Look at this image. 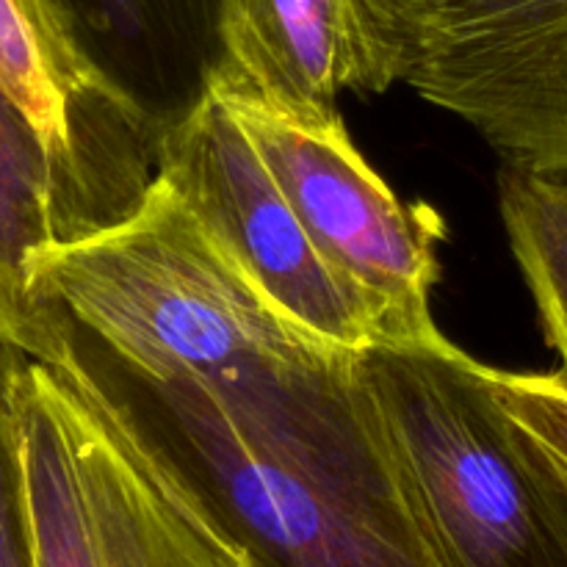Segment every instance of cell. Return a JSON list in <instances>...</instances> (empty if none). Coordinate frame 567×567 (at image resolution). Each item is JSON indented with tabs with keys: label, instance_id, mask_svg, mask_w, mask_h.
<instances>
[{
	"label": "cell",
	"instance_id": "cell-13",
	"mask_svg": "<svg viewBox=\"0 0 567 567\" xmlns=\"http://www.w3.org/2000/svg\"><path fill=\"white\" fill-rule=\"evenodd\" d=\"M493 396L540 452L567 496V385L557 374H520L485 365Z\"/></svg>",
	"mask_w": 567,
	"mask_h": 567
},
{
	"label": "cell",
	"instance_id": "cell-9",
	"mask_svg": "<svg viewBox=\"0 0 567 567\" xmlns=\"http://www.w3.org/2000/svg\"><path fill=\"white\" fill-rule=\"evenodd\" d=\"M205 72L302 122H330L341 92H371L358 0H219Z\"/></svg>",
	"mask_w": 567,
	"mask_h": 567
},
{
	"label": "cell",
	"instance_id": "cell-1",
	"mask_svg": "<svg viewBox=\"0 0 567 567\" xmlns=\"http://www.w3.org/2000/svg\"><path fill=\"white\" fill-rule=\"evenodd\" d=\"M122 377L244 567H443L365 443L352 380L233 396Z\"/></svg>",
	"mask_w": 567,
	"mask_h": 567
},
{
	"label": "cell",
	"instance_id": "cell-7",
	"mask_svg": "<svg viewBox=\"0 0 567 567\" xmlns=\"http://www.w3.org/2000/svg\"><path fill=\"white\" fill-rule=\"evenodd\" d=\"M158 175L233 266L299 330L347 354L374 347L365 305L327 266L252 138L205 81L194 103L161 127Z\"/></svg>",
	"mask_w": 567,
	"mask_h": 567
},
{
	"label": "cell",
	"instance_id": "cell-12",
	"mask_svg": "<svg viewBox=\"0 0 567 567\" xmlns=\"http://www.w3.org/2000/svg\"><path fill=\"white\" fill-rule=\"evenodd\" d=\"M83 37L142 44L199 33L214 44L219 0H61ZM89 42V39H86Z\"/></svg>",
	"mask_w": 567,
	"mask_h": 567
},
{
	"label": "cell",
	"instance_id": "cell-5",
	"mask_svg": "<svg viewBox=\"0 0 567 567\" xmlns=\"http://www.w3.org/2000/svg\"><path fill=\"white\" fill-rule=\"evenodd\" d=\"M371 92L408 86L507 169L567 177V0H358Z\"/></svg>",
	"mask_w": 567,
	"mask_h": 567
},
{
	"label": "cell",
	"instance_id": "cell-6",
	"mask_svg": "<svg viewBox=\"0 0 567 567\" xmlns=\"http://www.w3.org/2000/svg\"><path fill=\"white\" fill-rule=\"evenodd\" d=\"M203 81L241 122L327 266L365 305L377 343L446 338L430 308L443 216L430 205H404L363 158L341 116L293 120L210 72Z\"/></svg>",
	"mask_w": 567,
	"mask_h": 567
},
{
	"label": "cell",
	"instance_id": "cell-10",
	"mask_svg": "<svg viewBox=\"0 0 567 567\" xmlns=\"http://www.w3.org/2000/svg\"><path fill=\"white\" fill-rule=\"evenodd\" d=\"M78 233L59 166L0 89V338L37 360H55L75 336L70 321L33 293L31 258L44 244Z\"/></svg>",
	"mask_w": 567,
	"mask_h": 567
},
{
	"label": "cell",
	"instance_id": "cell-3",
	"mask_svg": "<svg viewBox=\"0 0 567 567\" xmlns=\"http://www.w3.org/2000/svg\"><path fill=\"white\" fill-rule=\"evenodd\" d=\"M352 399L377 465L443 567H567V496L449 338L374 343Z\"/></svg>",
	"mask_w": 567,
	"mask_h": 567
},
{
	"label": "cell",
	"instance_id": "cell-8",
	"mask_svg": "<svg viewBox=\"0 0 567 567\" xmlns=\"http://www.w3.org/2000/svg\"><path fill=\"white\" fill-rule=\"evenodd\" d=\"M0 89L59 166L78 236L120 219L158 175L161 131L61 0H0Z\"/></svg>",
	"mask_w": 567,
	"mask_h": 567
},
{
	"label": "cell",
	"instance_id": "cell-4",
	"mask_svg": "<svg viewBox=\"0 0 567 567\" xmlns=\"http://www.w3.org/2000/svg\"><path fill=\"white\" fill-rule=\"evenodd\" d=\"M37 567H244L186 471L78 341L17 385Z\"/></svg>",
	"mask_w": 567,
	"mask_h": 567
},
{
	"label": "cell",
	"instance_id": "cell-11",
	"mask_svg": "<svg viewBox=\"0 0 567 567\" xmlns=\"http://www.w3.org/2000/svg\"><path fill=\"white\" fill-rule=\"evenodd\" d=\"M498 208L543 336L559 358L554 374L567 385V177L504 166Z\"/></svg>",
	"mask_w": 567,
	"mask_h": 567
},
{
	"label": "cell",
	"instance_id": "cell-2",
	"mask_svg": "<svg viewBox=\"0 0 567 567\" xmlns=\"http://www.w3.org/2000/svg\"><path fill=\"white\" fill-rule=\"evenodd\" d=\"M31 288L144 382L264 393L338 380L358 358L288 321L161 175L120 219L39 247Z\"/></svg>",
	"mask_w": 567,
	"mask_h": 567
}]
</instances>
